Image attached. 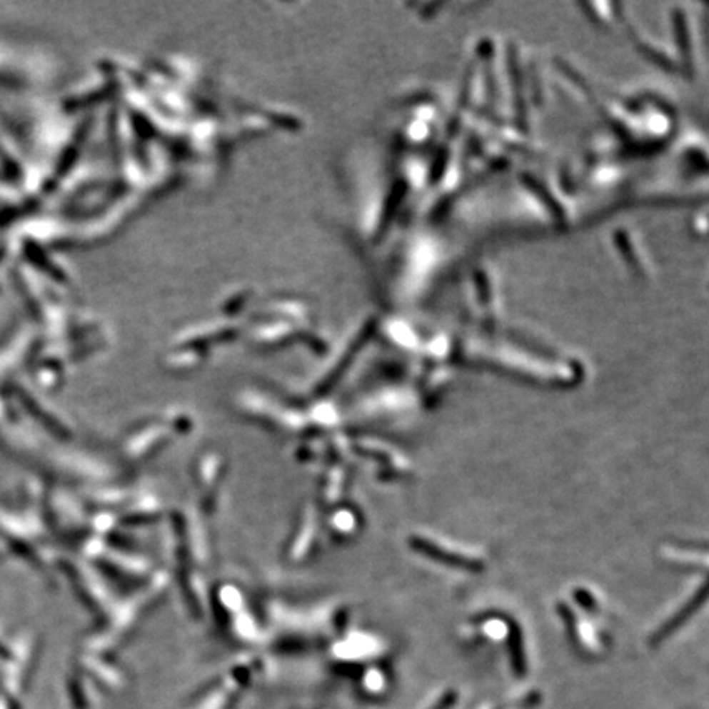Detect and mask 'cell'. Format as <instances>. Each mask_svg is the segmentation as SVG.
Here are the masks:
<instances>
[]
</instances>
